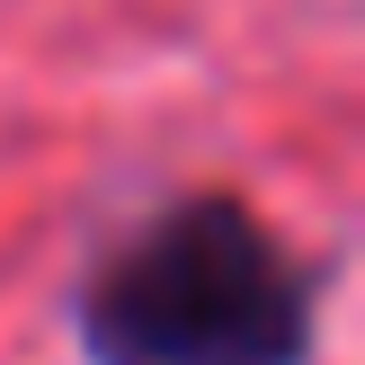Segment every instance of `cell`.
<instances>
[{
    "label": "cell",
    "instance_id": "6da1fadb",
    "mask_svg": "<svg viewBox=\"0 0 365 365\" xmlns=\"http://www.w3.org/2000/svg\"><path fill=\"white\" fill-rule=\"evenodd\" d=\"M71 321L89 365H312L321 285L250 196L196 187L89 267Z\"/></svg>",
    "mask_w": 365,
    "mask_h": 365
}]
</instances>
